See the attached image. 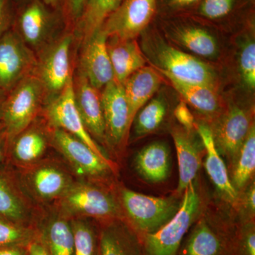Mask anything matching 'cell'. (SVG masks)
<instances>
[{
	"instance_id": "b9f144b4",
	"label": "cell",
	"mask_w": 255,
	"mask_h": 255,
	"mask_svg": "<svg viewBox=\"0 0 255 255\" xmlns=\"http://www.w3.org/2000/svg\"><path fill=\"white\" fill-rule=\"evenodd\" d=\"M9 137L5 132L4 128L0 130V164L4 162L5 157L8 155Z\"/></svg>"
},
{
	"instance_id": "4fadbf2b",
	"label": "cell",
	"mask_w": 255,
	"mask_h": 255,
	"mask_svg": "<svg viewBox=\"0 0 255 255\" xmlns=\"http://www.w3.org/2000/svg\"><path fill=\"white\" fill-rule=\"evenodd\" d=\"M157 2V0H123L101 28L108 37L136 39L147 29Z\"/></svg>"
},
{
	"instance_id": "5bb4252c",
	"label": "cell",
	"mask_w": 255,
	"mask_h": 255,
	"mask_svg": "<svg viewBox=\"0 0 255 255\" xmlns=\"http://www.w3.org/2000/svg\"><path fill=\"white\" fill-rule=\"evenodd\" d=\"M57 22L56 15L41 0H29L18 15L15 31L38 53L53 38Z\"/></svg>"
},
{
	"instance_id": "6da1fadb",
	"label": "cell",
	"mask_w": 255,
	"mask_h": 255,
	"mask_svg": "<svg viewBox=\"0 0 255 255\" xmlns=\"http://www.w3.org/2000/svg\"><path fill=\"white\" fill-rule=\"evenodd\" d=\"M140 48L152 68L183 81L216 87L218 75L210 64L174 46L155 31L141 34Z\"/></svg>"
},
{
	"instance_id": "44dd1931",
	"label": "cell",
	"mask_w": 255,
	"mask_h": 255,
	"mask_svg": "<svg viewBox=\"0 0 255 255\" xmlns=\"http://www.w3.org/2000/svg\"><path fill=\"white\" fill-rule=\"evenodd\" d=\"M99 255H144L140 236L123 220L100 223Z\"/></svg>"
},
{
	"instance_id": "7c38bea8",
	"label": "cell",
	"mask_w": 255,
	"mask_h": 255,
	"mask_svg": "<svg viewBox=\"0 0 255 255\" xmlns=\"http://www.w3.org/2000/svg\"><path fill=\"white\" fill-rule=\"evenodd\" d=\"M51 146V127L41 115L9 142L8 155L16 169L26 168L48 155Z\"/></svg>"
},
{
	"instance_id": "d6a6232c",
	"label": "cell",
	"mask_w": 255,
	"mask_h": 255,
	"mask_svg": "<svg viewBox=\"0 0 255 255\" xmlns=\"http://www.w3.org/2000/svg\"><path fill=\"white\" fill-rule=\"evenodd\" d=\"M75 255H99V228L92 220L73 219Z\"/></svg>"
},
{
	"instance_id": "ba28073f",
	"label": "cell",
	"mask_w": 255,
	"mask_h": 255,
	"mask_svg": "<svg viewBox=\"0 0 255 255\" xmlns=\"http://www.w3.org/2000/svg\"><path fill=\"white\" fill-rule=\"evenodd\" d=\"M51 146L77 179L101 183L114 170L112 160H106L85 142L58 128H51Z\"/></svg>"
},
{
	"instance_id": "52a82bcc",
	"label": "cell",
	"mask_w": 255,
	"mask_h": 255,
	"mask_svg": "<svg viewBox=\"0 0 255 255\" xmlns=\"http://www.w3.org/2000/svg\"><path fill=\"white\" fill-rule=\"evenodd\" d=\"M45 102L44 89L33 74L7 93L0 112L1 125L9 140L41 115Z\"/></svg>"
},
{
	"instance_id": "3957f363",
	"label": "cell",
	"mask_w": 255,
	"mask_h": 255,
	"mask_svg": "<svg viewBox=\"0 0 255 255\" xmlns=\"http://www.w3.org/2000/svg\"><path fill=\"white\" fill-rule=\"evenodd\" d=\"M16 172L28 195L42 209L55 204L77 179L63 159L49 155Z\"/></svg>"
},
{
	"instance_id": "74e56055",
	"label": "cell",
	"mask_w": 255,
	"mask_h": 255,
	"mask_svg": "<svg viewBox=\"0 0 255 255\" xmlns=\"http://www.w3.org/2000/svg\"><path fill=\"white\" fill-rule=\"evenodd\" d=\"M174 116L186 131L191 132L196 128L194 116L191 114L187 104L184 100L180 101L174 109Z\"/></svg>"
},
{
	"instance_id": "5b68a950",
	"label": "cell",
	"mask_w": 255,
	"mask_h": 255,
	"mask_svg": "<svg viewBox=\"0 0 255 255\" xmlns=\"http://www.w3.org/2000/svg\"><path fill=\"white\" fill-rule=\"evenodd\" d=\"M200 206L195 184L191 182L184 191L180 208L174 217L156 232L139 236L144 255H177Z\"/></svg>"
},
{
	"instance_id": "484cf974",
	"label": "cell",
	"mask_w": 255,
	"mask_h": 255,
	"mask_svg": "<svg viewBox=\"0 0 255 255\" xmlns=\"http://www.w3.org/2000/svg\"><path fill=\"white\" fill-rule=\"evenodd\" d=\"M157 72L168 80L186 103L201 114L211 117L221 110V98L216 87L183 81L168 73Z\"/></svg>"
},
{
	"instance_id": "cb8c5ba5",
	"label": "cell",
	"mask_w": 255,
	"mask_h": 255,
	"mask_svg": "<svg viewBox=\"0 0 255 255\" xmlns=\"http://www.w3.org/2000/svg\"><path fill=\"white\" fill-rule=\"evenodd\" d=\"M196 128L206 149L204 165L210 179L224 199L231 204H235L238 201V192L233 187L226 164L215 145L211 128L199 124H196Z\"/></svg>"
},
{
	"instance_id": "f1b7e54d",
	"label": "cell",
	"mask_w": 255,
	"mask_h": 255,
	"mask_svg": "<svg viewBox=\"0 0 255 255\" xmlns=\"http://www.w3.org/2000/svg\"><path fill=\"white\" fill-rule=\"evenodd\" d=\"M123 0H88L81 17L74 28V33L83 42L100 29L107 18Z\"/></svg>"
},
{
	"instance_id": "9a60e30c",
	"label": "cell",
	"mask_w": 255,
	"mask_h": 255,
	"mask_svg": "<svg viewBox=\"0 0 255 255\" xmlns=\"http://www.w3.org/2000/svg\"><path fill=\"white\" fill-rule=\"evenodd\" d=\"M42 209L24 190L16 170L9 174L0 172V216L36 226Z\"/></svg>"
},
{
	"instance_id": "ab89813d",
	"label": "cell",
	"mask_w": 255,
	"mask_h": 255,
	"mask_svg": "<svg viewBox=\"0 0 255 255\" xmlns=\"http://www.w3.org/2000/svg\"><path fill=\"white\" fill-rule=\"evenodd\" d=\"M242 209L251 216H254L255 212V182L252 183L243 194L241 199Z\"/></svg>"
},
{
	"instance_id": "2e32d148",
	"label": "cell",
	"mask_w": 255,
	"mask_h": 255,
	"mask_svg": "<svg viewBox=\"0 0 255 255\" xmlns=\"http://www.w3.org/2000/svg\"><path fill=\"white\" fill-rule=\"evenodd\" d=\"M107 37L101 28L82 42L77 70L100 91L114 80L113 68L107 50Z\"/></svg>"
},
{
	"instance_id": "ffe728a7",
	"label": "cell",
	"mask_w": 255,
	"mask_h": 255,
	"mask_svg": "<svg viewBox=\"0 0 255 255\" xmlns=\"http://www.w3.org/2000/svg\"><path fill=\"white\" fill-rule=\"evenodd\" d=\"M74 98L84 125L92 138L106 145L105 126L101 92L85 75L77 71L73 77Z\"/></svg>"
},
{
	"instance_id": "7bdbcfd3",
	"label": "cell",
	"mask_w": 255,
	"mask_h": 255,
	"mask_svg": "<svg viewBox=\"0 0 255 255\" xmlns=\"http://www.w3.org/2000/svg\"><path fill=\"white\" fill-rule=\"evenodd\" d=\"M0 255H28V250L21 247L0 248Z\"/></svg>"
},
{
	"instance_id": "ee69618b",
	"label": "cell",
	"mask_w": 255,
	"mask_h": 255,
	"mask_svg": "<svg viewBox=\"0 0 255 255\" xmlns=\"http://www.w3.org/2000/svg\"><path fill=\"white\" fill-rule=\"evenodd\" d=\"M28 255H49L38 239L33 241L28 248Z\"/></svg>"
},
{
	"instance_id": "bcb514c9",
	"label": "cell",
	"mask_w": 255,
	"mask_h": 255,
	"mask_svg": "<svg viewBox=\"0 0 255 255\" xmlns=\"http://www.w3.org/2000/svg\"><path fill=\"white\" fill-rule=\"evenodd\" d=\"M6 94L0 89V110H1V106H2L3 102L6 98Z\"/></svg>"
},
{
	"instance_id": "83f0119b",
	"label": "cell",
	"mask_w": 255,
	"mask_h": 255,
	"mask_svg": "<svg viewBox=\"0 0 255 255\" xmlns=\"http://www.w3.org/2000/svg\"><path fill=\"white\" fill-rule=\"evenodd\" d=\"M179 167L177 192L181 194L194 182L201 166L199 149L190 137V132L175 129L172 132Z\"/></svg>"
},
{
	"instance_id": "60d3db41",
	"label": "cell",
	"mask_w": 255,
	"mask_h": 255,
	"mask_svg": "<svg viewBox=\"0 0 255 255\" xmlns=\"http://www.w3.org/2000/svg\"><path fill=\"white\" fill-rule=\"evenodd\" d=\"M201 0H164V4L172 9H185L200 2Z\"/></svg>"
},
{
	"instance_id": "e575fe53",
	"label": "cell",
	"mask_w": 255,
	"mask_h": 255,
	"mask_svg": "<svg viewBox=\"0 0 255 255\" xmlns=\"http://www.w3.org/2000/svg\"><path fill=\"white\" fill-rule=\"evenodd\" d=\"M232 255H255V230L253 222L243 225L235 236Z\"/></svg>"
},
{
	"instance_id": "8d00e7d4",
	"label": "cell",
	"mask_w": 255,
	"mask_h": 255,
	"mask_svg": "<svg viewBox=\"0 0 255 255\" xmlns=\"http://www.w3.org/2000/svg\"><path fill=\"white\" fill-rule=\"evenodd\" d=\"M88 0H64L63 14L68 26L75 28Z\"/></svg>"
},
{
	"instance_id": "4dcf8cb0",
	"label": "cell",
	"mask_w": 255,
	"mask_h": 255,
	"mask_svg": "<svg viewBox=\"0 0 255 255\" xmlns=\"http://www.w3.org/2000/svg\"><path fill=\"white\" fill-rule=\"evenodd\" d=\"M231 182L239 193L251 180L255 170V128L252 126L249 133L233 162Z\"/></svg>"
},
{
	"instance_id": "7402d4cb",
	"label": "cell",
	"mask_w": 255,
	"mask_h": 255,
	"mask_svg": "<svg viewBox=\"0 0 255 255\" xmlns=\"http://www.w3.org/2000/svg\"><path fill=\"white\" fill-rule=\"evenodd\" d=\"M107 50L114 72V80L124 85L128 78L145 66L146 60L136 39L107 37Z\"/></svg>"
},
{
	"instance_id": "f546056e",
	"label": "cell",
	"mask_w": 255,
	"mask_h": 255,
	"mask_svg": "<svg viewBox=\"0 0 255 255\" xmlns=\"http://www.w3.org/2000/svg\"><path fill=\"white\" fill-rule=\"evenodd\" d=\"M168 110V103L163 96L159 95L151 99L138 111L133 119L135 136H145L158 129L164 122Z\"/></svg>"
},
{
	"instance_id": "8992f818",
	"label": "cell",
	"mask_w": 255,
	"mask_h": 255,
	"mask_svg": "<svg viewBox=\"0 0 255 255\" xmlns=\"http://www.w3.org/2000/svg\"><path fill=\"white\" fill-rule=\"evenodd\" d=\"M75 37L74 31L64 33L37 53L33 74L44 89L45 104L59 95L73 78L72 49Z\"/></svg>"
},
{
	"instance_id": "30bf717a",
	"label": "cell",
	"mask_w": 255,
	"mask_h": 255,
	"mask_svg": "<svg viewBox=\"0 0 255 255\" xmlns=\"http://www.w3.org/2000/svg\"><path fill=\"white\" fill-rule=\"evenodd\" d=\"M36 54L15 31L0 37V89L7 95L34 71Z\"/></svg>"
},
{
	"instance_id": "f6af8a7d",
	"label": "cell",
	"mask_w": 255,
	"mask_h": 255,
	"mask_svg": "<svg viewBox=\"0 0 255 255\" xmlns=\"http://www.w3.org/2000/svg\"><path fill=\"white\" fill-rule=\"evenodd\" d=\"M45 4L50 7L57 8L63 3L64 0H41Z\"/></svg>"
},
{
	"instance_id": "ac0fdd59",
	"label": "cell",
	"mask_w": 255,
	"mask_h": 255,
	"mask_svg": "<svg viewBox=\"0 0 255 255\" xmlns=\"http://www.w3.org/2000/svg\"><path fill=\"white\" fill-rule=\"evenodd\" d=\"M253 124L248 111L231 106L211 128L219 153L233 163Z\"/></svg>"
},
{
	"instance_id": "d6986e66",
	"label": "cell",
	"mask_w": 255,
	"mask_h": 255,
	"mask_svg": "<svg viewBox=\"0 0 255 255\" xmlns=\"http://www.w3.org/2000/svg\"><path fill=\"white\" fill-rule=\"evenodd\" d=\"M36 227L48 255H75L71 221L55 206L43 208Z\"/></svg>"
},
{
	"instance_id": "836d02e7",
	"label": "cell",
	"mask_w": 255,
	"mask_h": 255,
	"mask_svg": "<svg viewBox=\"0 0 255 255\" xmlns=\"http://www.w3.org/2000/svg\"><path fill=\"white\" fill-rule=\"evenodd\" d=\"M238 74L242 84L247 90L255 89V42L252 36H245L238 46L237 53Z\"/></svg>"
},
{
	"instance_id": "7dc6e473",
	"label": "cell",
	"mask_w": 255,
	"mask_h": 255,
	"mask_svg": "<svg viewBox=\"0 0 255 255\" xmlns=\"http://www.w3.org/2000/svg\"><path fill=\"white\" fill-rule=\"evenodd\" d=\"M16 1H21V0H16Z\"/></svg>"
},
{
	"instance_id": "4316f807",
	"label": "cell",
	"mask_w": 255,
	"mask_h": 255,
	"mask_svg": "<svg viewBox=\"0 0 255 255\" xmlns=\"http://www.w3.org/2000/svg\"><path fill=\"white\" fill-rule=\"evenodd\" d=\"M134 163L137 173L147 182H163L168 177L170 172L168 146L161 141L146 145L137 152Z\"/></svg>"
},
{
	"instance_id": "1f68e13d",
	"label": "cell",
	"mask_w": 255,
	"mask_h": 255,
	"mask_svg": "<svg viewBox=\"0 0 255 255\" xmlns=\"http://www.w3.org/2000/svg\"><path fill=\"white\" fill-rule=\"evenodd\" d=\"M37 239L36 226L15 222L0 216V248H28Z\"/></svg>"
},
{
	"instance_id": "7a4b0ae2",
	"label": "cell",
	"mask_w": 255,
	"mask_h": 255,
	"mask_svg": "<svg viewBox=\"0 0 255 255\" xmlns=\"http://www.w3.org/2000/svg\"><path fill=\"white\" fill-rule=\"evenodd\" d=\"M53 206L70 219H87L100 223L123 220L118 199L101 183L76 179Z\"/></svg>"
},
{
	"instance_id": "8fae6325",
	"label": "cell",
	"mask_w": 255,
	"mask_h": 255,
	"mask_svg": "<svg viewBox=\"0 0 255 255\" xmlns=\"http://www.w3.org/2000/svg\"><path fill=\"white\" fill-rule=\"evenodd\" d=\"M100 92L106 145L114 151L120 150L131 127L124 85L113 80Z\"/></svg>"
},
{
	"instance_id": "277c9868",
	"label": "cell",
	"mask_w": 255,
	"mask_h": 255,
	"mask_svg": "<svg viewBox=\"0 0 255 255\" xmlns=\"http://www.w3.org/2000/svg\"><path fill=\"white\" fill-rule=\"evenodd\" d=\"M119 205L130 227L141 236L153 233L169 222L182 201L174 197H156L123 188L119 191Z\"/></svg>"
},
{
	"instance_id": "d590c367",
	"label": "cell",
	"mask_w": 255,
	"mask_h": 255,
	"mask_svg": "<svg viewBox=\"0 0 255 255\" xmlns=\"http://www.w3.org/2000/svg\"><path fill=\"white\" fill-rule=\"evenodd\" d=\"M236 0H201L199 13L208 19L226 17L234 8Z\"/></svg>"
},
{
	"instance_id": "603a6c76",
	"label": "cell",
	"mask_w": 255,
	"mask_h": 255,
	"mask_svg": "<svg viewBox=\"0 0 255 255\" xmlns=\"http://www.w3.org/2000/svg\"><path fill=\"white\" fill-rule=\"evenodd\" d=\"M233 242L206 219L199 220L177 255H232Z\"/></svg>"
},
{
	"instance_id": "9c48e42d",
	"label": "cell",
	"mask_w": 255,
	"mask_h": 255,
	"mask_svg": "<svg viewBox=\"0 0 255 255\" xmlns=\"http://www.w3.org/2000/svg\"><path fill=\"white\" fill-rule=\"evenodd\" d=\"M41 115L50 127L73 135L85 142L102 158L111 160L84 125L74 98L73 78L59 95L45 104Z\"/></svg>"
},
{
	"instance_id": "e0dca14e",
	"label": "cell",
	"mask_w": 255,
	"mask_h": 255,
	"mask_svg": "<svg viewBox=\"0 0 255 255\" xmlns=\"http://www.w3.org/2000/svg\"><path fill=\"white\" fill-rule=\"evenodd\" d=\"M163 36L167 41L187 53L207 60H216L221 54L217 37L207 28L189 23L164 25Z\"/></svg>"
},
{
	"instance_id": "f35d334b",
	"label": "cell",
	"mask_w": 255,
	"mask_h": 255,
	"mask_svg": "<svg viewBox=\"0 0 255 255\" xmlns=\"http://www.w3.org/2000/svg\"><path fill=\"white\" fill-rule=\"evenodd\" d=\"M12 21L11 0H0V37L9 30Z\"/></svg>"
},
{
	"instance_id": "d4e9b609",
	"label": "cell",
	"mask_w": 255,
	"mask_h": 255,
	"mask_svg": "<svg viewBox=\"0 0 255 255\" xmlns=\"http://www.w3.org/2000/svg\"><path fill=\"white\" fill-rule=\"evenodd\" d=\"M162 82V75L155 68L147 66L137 70L124 82L131 125L138 111L158 91Z\"/></svg>"
}]
</instances>
